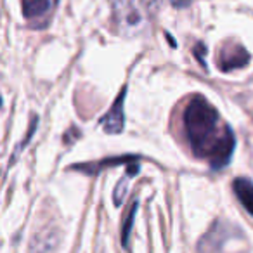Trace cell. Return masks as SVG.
Returning <instances> with one entry per match:
<instances>
[{
	"label": "cell",
	"mask_w": 253,
	"mask_h": 253,
	"mask_svg": "<svg viewBox=\"0 0 253 253\" xmlns=\"http://www.w3.org/2000/svg\"><path fill=\"white\" fill-rule=\"evenodd\" d=\"M23 16L30 21H42L50 14L54 7V0H23Z\"/></svg>",
	"instance_id": "5"
},
{
	"label": "cell",
	"mask_w": 253,
	"mask_h": 253,
	"mask_svg": "<svg viewBox=\"0 0 253 253\" xmlns=\"http://www.w3.org/2000/svg\"><path fill=\"white\" fill-rule=\"evenodd\" d=\"M135 211H137V201H134V203H132V207L128 208V213H126V218L123 220V231H122V243H123V246H126V243H128V236H130L132 225H134Z\"/></svg>",
	"instance_id": "10"
},
{
	"label": "cell",
	"mask_w": 253,
	"mask_h": 253,
	"mask_svg": "<svg viewBox=\"0 0 253 253\" xmlns=\"http://www.w3.org/2000/svg\"><path fill=\"white\" fill-rule=\"evenodd\" d=\"M132 162H137V156H122V158H109L102 163H85V165H75L73 170H80V172L85 173H95L99 170H102L104 167L108 165H118V163H132Z\"/></svg>",
	"instance_id": "7"
},
{
	"label": "cell",
	"mask_w": 253,
	"mask_h": 253,
	"mask_svg": "<svg viewBox=\"0 0 253 253\" xmlns=\"http://www.w3.org/2000/svg\"><path fill=\"white\" fill-rule=\"evenodd\" d=\"M184 134L194 156L207 160L213 170H220L234 153L236 137L231 126L222 122L217 109L201 95L191 99L182 115Z\"/></svg>",
	"instance_id": "1"
},
{
	"label": "cell",
	"mask_w": 253,
	"mask_h": 253,
	"mask_svg": "<svg viewBox=\"0 0 253 253\" xmlns=\"http://www.w3.org/2000/svg\"><path fill=\"white\" fill-rule=\"evenodd\" d=\"M232 187H234L236 196L241 201L243 207L246 208V211L253 215V182L250 179H245V177H238L232 182Z\"/></svg>",
	"instance_id": "6"
},
{
	"label": "cell",
	"mask_w": 253,
	"mask_h": 253,
	"mask_svg": "<svg viewBox=\"0 0 253 253\" xmlns=\"http://www.w3.org/2000/svg\"><path fill=\"white\" fill-rule=\"evenodd\" d=\"M57 236L54 234V232H50V234H47V232H43L42 236H35V239H33L32 243V253H47L49 250H52L54 246L57 245Z\"/></svg>",
	"instance_id": "9"
},
{
	"label": "cell",
	"mask_w": 253,
	"mask_h": 253,
	"mask_svg": "<svg viewBox=\"0 0 253 253\" xmlns=\"http://www.w3.org/2000/svg\"><path fill=\"white\" fill-rule=\"evenodd\" d=\"M170 2H172V4L175 5V7H182V5L191 4V2H193V0H170Z\"/></svg>",
	"instance_id": "11"
},
{
	"label": "cell",
	"mask_w": 253,
	"mask_h": 253,
	"mask_svg": "<svg viewBox=\"0 0 253 253\" xmlns=\"http://www.w3.org/2000/svg\"><path fill=\"white\" fill-rule=\"evenodd\" d=\"M250 63V54L246 49L239 43H225L220 50H218L217 57V66L222 71H232L245 68Z\"/></svg>",
	"instance_id": "3"
},
{
	"label": "cell",
	"mask_w": 253,
	"mask_h": 253,
	"mask_svg": "<svg viewBox=\"0 0 253 253\" xmlns=\"http://www.w3.org/2000/svg\"><path fill=\"white\" fill-rule=\"evenodd\" d=\"M137 172H139V167L134 165V163H130V167H128V172H126L125 175L120 179L118 186H116V189H115V194H113V196H115V205H116V207H120V205L123 203V200H125V194H126V187H128V182H130V179Z\"/></svg>",
	"instance_id": "8"
},
{
	"label": "cell",
	"mask_w": 253,
	"mask_h": 253,
	"mask_svg": "<svg viewBox=\"0 0 253 253\" xmlns=\"http://www.w3.org/2000/svg\"><path fill=\"white\" fill-rule=\"evenodd\" d=\"M125 95H126V87L122 88V92L116 97L115 104L111 106L106 116L101 120L102 126L108 134H120L125 126V113H123V102H125Z\"/></svg>",
	"instance_id": "4"
},
{
	"label": "cell",
	"mask_w": 253,
	"mask_h": 253,
	"mask_svg": "<svg viewBox=\"0 0 253 253\" xmlns=\"http://www.w3.org/2000/svg\"><path fill=\"white\" fill-rule=\"evenodd\" d=\"M120 35L126 39L144 35L160 7V0H109Z\"/></svg>",
	"instance_id": "2"
}]
</instances>
